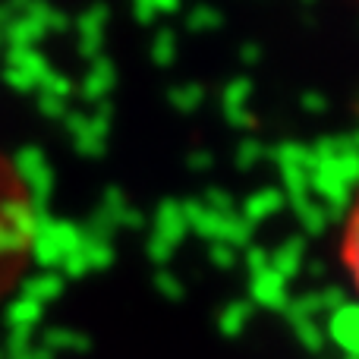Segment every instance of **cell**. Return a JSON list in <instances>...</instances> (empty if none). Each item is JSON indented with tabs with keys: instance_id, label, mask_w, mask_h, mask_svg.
<instances>
[{
	"instance_id": "cell-14",
	"label": "cell",
	"mask_w": 359,
	"mask_h": 359,
	"mask_svg": "<svg viewBox=\"0 0 359 359\" xmlns=\"http://www.w3.org/2000/svg\"><path fill=\"white\" fill-rule=\"evenodd\" d=\"M246 268H249V274H259V271H265V268H271V249L249 243L246 246Z\"/></svg>"
},
{
	"instance_id": "cell-6",
	"label": "cell",
	"mask_w": 359,
	"mask_h": 359,
	"mask_svg": "<svg viewBox=\"0 0 359 359\" xmlns=\"http://www.w3.org/2000/svg\"><path fill=\"white\" fill-rule=\"evenodd\" d=\"M265 155L278 164V170L280 168H299V170H309L312 174L309 145H303V142H280V145H274L271 151H265Z\"/></svg>"
},
{
	"instance_id": "cell-21",
	"label": "cell",
	"mask_w": 359,
	"mask_h": 359,
	"mask_svg": "<svg viewBox=\"0 0 359 359\" xmlns=\"http://www.w3.org/2000/svg\"><path fill=\"white\" fill-rule=\"evenodd\" d=\"M240 57H243V63H249V67H252V63H259V60H262V48H259L255 41H249V44H243Z\"/></svg>"
},
{
	"instance_id": "cell-23",
	"label": "cell",
	"mask_w": 359,
	"mask_h": 359,
	"mask_svg": "<svg viewBox=\"0 0 359 359\" xmlns=\"http://www.w3.org/2000/svg\"><path fill=\"white\" fill-rule=\"evenodd\" d=\"M350 142H353V149H356V151H359V130H356V133H353V136H350Z\"/></svg>"
},
{
	"instance_id": "cell-20",
	"label": "cell",
	"mask_w": 359,
	"mask_h": 359,
	"mask_svg": "<svg viewBox=\"0 0 359 359\" xmlns=\"http://www.w3.org/2000/svg\"><path fill=\"white\" fill-rule=\"evenodd\" d=\"M227 120L236 126V130H252L255 126V117L249 107H243V111H227Z\"/></svg>"
},
{
	"instance_id": "cell-11",
	"label": "cell",
	"mask_w": 359,
	"mask_h": 359,
	"mask_svg": "<svg viewBox=\"0 0 359 359\" xmlns=\"http://www.w3.org/2000/svg\"><path fill=\"white\" fill-rule=\"evenodd\" d=\"M249 318H252V303H249V299H236V303H230L227 309L221 312V331L227 337L240 334L249 325Z\"/></svg>"
},
{
	"instance_id": "cell-7",
	"label": "cell",
	"mask_w": 359,
	"mask_h": 359,
	"mask_svg": "<svg viewBox=\"0 0 359 359\" xmlns=\"http://www.w3.org/2000/svg\"><path fill=\"white\" fill-rule=\"evenodd\" d=\"M252 224L246 221L243 215H224L221 217V236H217V243H224V246H230V249H236V246H243L246 249L249 243H252Z\"/></svg>"
},
{
	"instance_id": "cell-17",
	"label": "cell",
	"mask_w": 359,
	"mask_h": 359,
	"mask_svg": "<svg viewBox=\"0 0 359 359\" xmlns=\"http://www.w3.org/2000/svg\"><path fill=\"white\" fill-rule=\"evenodd\" d=\"M299 104H303V111H309V114H325L328 111V98H325L322 92H306L303 98H299Z\"/></svg>"
},
{
	"instance_id": "cell-12",
	"label": "cell",
	"mask_w": 359,
	"mask_h": 359,
	"mask_svg": "<svg viewBox=\"0 0 359 359\" xmlns=\"http://www.w3.org/2000/svg\"><path fill=\"white\" fill-rule=\"evenodd\" d=\"M249 98H252V79H233L224 92V107L227 111H243Z\"/></svg>"
},
{
	"instance_id": "cell-13",
	"label": "cell",
	"mask_w": 359,
	"mask_h": 359,
	"mask_svg": "<svg viewBox=\"0 0 359 359\" xmlns=\"http://www.w3.org/2000/svg\"><path fill=\"white\" fill-rule=\"evenodd\" d=\"M262 158H265V145H262L259 139H249V142H243L240 151H236V168L249 170V168H255Z\"/></svg>"
},
{
	"instance_id": "cell-5",
	"label": "cell",
	"mask_w": 359,
	"mask_h": 359,
	"mask_svg": "<svg viewBox=\"0 0 359 359\" xmlns=\"http://www.w3.org/2000/svg\"><path fill=\"white\" fill-rule=\"evenodd\" d=\"M287 205V198H284V192L280 189H274V186H265V189H255L252 196L243 202V217H246L249 224H259V221H265V217H271V215H278L280 208Z\"/></svg>"
},
{
	"instance_id": "cell-2",
	"label": "cell",
	"mask_w": 359,
	"mask_h": 359,
	"mask_svg": "<svg viewBox=\"0 0 359 359\" xmlns=\"http://www.w3.org/2000/svg\"><path fill=\"white\" fill-rule=\"evenodd\" d=\"M325 337L347 359H359V303H347L328 316Z\"/></svg>"
},
{
	"instance_id": "cell-18",
	"label": "cell",
	"mask_w": 359,
	"mask_h": 359,
	"mask_svg": "<svg viewBox=\"0 0 359 359\" xmlns=\"http://www.w3.org/2000/svg\"><path fill=\"white\" fill-rule=\"evenodd\" d=\"M215 25H221V16H217L215 10L192 13V29H215Z\"/></svg>"
},
{
	"instance_id": "cell-16",
	"label": "cell",
	"mask_w": 359,
	"mask_h": 359,
	"mask_svg": "<svg viewBox=\"0 0 359 359\" xmlns=\"http://www.w3.org/2000/svg\"><path fill=\"white\" fill-rule=\"evenodd\" d=\"M347 262L353 265L356 280H359V215L353 221V230H350V236H347Z\"/></svg>"
},
{
	"instance_id": "cell-8",
	"label": "cell",
	"mask_w": 359,
	"mask_h": 359,
	"mask_svg": "<svg viewBox=\"0 0 359 359\" xmlns=\"http://www.w3.org/2000/svg\"><path fill=\"white\" fill-rule=\"evenodd\" d=\"M290 328H293V334H297V341L303 344L309 353H322L325 350V325L318 322V318H293L290 322Z\"/></svg>"
},
{
	"instance_id": "cell-9",
	"label": "cell",
	"mask_w": 359,
	"mask_h": 359,
	"mask_svg": "<svg viewBox=\"0 0 359 359\" xmlns=\"http://www.w3.org/2000/svg\"><path fill=\"white\" fill-rule=\"evenodd\" d=\"M293 211H297V217H299V224H303L306 236H322V233H328L331 217H328V211H325L322 205L316 202V198H309L306 205H299V208H293Z\"/></svg>"
},
{
	"instance_id": "cell-4",
	"label": "cell",
	"mask_w": 359,
	"mask_h": 359,
	"mask_svg": "<svg viewBox=\"0 0 359 359\" xmlns=\"http://www.w3.org/2000/svg\"><path fill=\"white\" fill-rule=\"evenodd\" d=\"M303 268H306V236H287L271 252V271L280 274L284 280H290Z\"/></svg>"
},
{
	"instance_id": "cell-1",
	"label": "cell",
	"mask_w": 359,
	"mask_h": 359,
	"mask_svg": "<svg viewBox=\"0 0 359 359\" xmlns=\"http://www.w3.org/2000/svg\"><path fill=\"white\" fill-rule=\"evenodd\" d=\"M309 192H312V198H316V202L322 205L325 211H328L331 224L341 221V217L347 215L350 196H353V189H347V186H344L341 180L334 177V170L325 168V164L312 168V174H309Z\"/></svg>"
},
{
	"instance_id": "cell-19",
	"label": "cell",
	"mask_w": 359,
	"mask_h": 359,
	"mask_svg": "<svg viewBox=\"0 0 359 359\" xmlns=\"http://www.w3.org/2000/svg\"><path fill=\"white\" fill-rule=\"evenodd\" d=\"M211 259H215V265L230 268L236 262V255H233V249H230V246H224V243H215V246H211Z\"/></svg>"
},
{
	"instance_id": "cell-10",
	"label": "cell",
	"mask_w": 359,
	"mask_h": 359,
	"mask_svg": "<svg viewBox=\"0 0 359 359\" xmlns=\"http://www.w3.org/2000/svg\"><path fill=\"white\" fill-rule=\"evenodd\" d=\"M325 168L334 170V177L341 180L347 189H356V186H359V151L353 149V145H350L347 151H341L334 161H328Z\"/></svg>"
},
{
	"instance_id": "cell-3",
	"label": "cell",
	"mask_w": 359,
	"mask_h": 359,
	"mask_svg": "<svg viewBox=\"0 0 359 359\" xmlns=\"http://www.w3.org/2000/svg\"><path fill=\"white\" fill-rule=\"evenodd\" d=\"M249 293H252V303H259L262 309L271 312H287L290 306V293H287V280L280 274H274L271 268L252 274L249 278Z\"/></svg>"
},
{
	"instance_id": "cell-15",
	"label": "cell",
	"mask_w": 359,
	"mask_h": 359,
	"mask_svg": "<svg viewBox=\"0 0 359 359\" xmlns=\"http://www.w3.org/2000/svg\"><path fill=\"white\" fill-rule=\"evenodd\" d=\"M208 202H211V208H215V215H233V198H230V192L211 189L208 192Z\"/></svg>"
},
{
	"instance_id": "cell-22",
	"label": "cell",
	"mask_w": 359,
	"mask_h": 359,
	"mask_svg": "<svg viewBox=\"0 0 359 359\" xmlns=\"http://www.w3.org/2000/svg\"><path fill=\"white\" fill-rule=\"evenodd\" d=\"M309 274H312V278H322V274H325V262H309Z\"/></svg>"
}]
</instances>
